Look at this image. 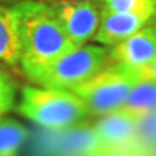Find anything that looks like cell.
I'll list each match as a JSON object with an SVG mask.
<instances>
[{"mask_svg":"<svg viewBox=\"0 0 156 156\" xmlns=\"http://www.w3.org/2000/svg\"><path fill=\"white\" fill-rule=\"evenodd\" d=\"M16 13L23 73L48 65L77 48L69 41L54 9L44 0H20L12 5Z\"/></svg>","mask_w":156,"mask_h":156,"instance_id":"cell-1","label":"cell"},{"mask_svg":"<svg viewBox=\"0 0 156 156\" xmlns=\"http://www.w3.org/2000/svg\"><path fill=\"white\" fill-rule=\"evenodd\" d=\"M17 113L48 130H61L85 123L90 110L78 95L69 90L26 85L22 88Z\"/></svg>","mask_w":156,"mask_h":156,"instance_id":"cell-2","label":"cell"},{"mask_svg":"<svg viewBox=\"0 0 156 156\" xmlns=\"http://www.w3.org/2000/svg\"><path fill=\"white\" fill-rule=\"evenodd\" d=\"M112 62L110 48L85 44L64 54L48 65L23 73L32 84L45 88L73 90L94 77Z\"/></svg>","mask_w":156,"mask_h":156,"instance_id":"cell-3","label":"cell"},{"mask_svg":"<svg viewBox=\"0 0 156 156\" xmlns=\"http://www.w3.org/2000/svg\"><path fill=\"white\" fill-rule=\"evenodd\" d=\"M142 75V71L124 64L110 62L98 74L69 91L85 103L91 116L100 117L122 108Z\"/></svg>","mask_w":156,"mask_h":156,"instance_id":"cell-4","label":"cell"},{"mask_svg":"<svg viewBox=\"0 0 156 156\" xmlns=\"http://www.w3.org/2000/svg\"><path fill=\"white\" fill-rule=\"evenodd\" d=\"M30 156H100V146L93 124L81 123L61 130L36 132Z\"/></svg>","mask_w":156,"mask_h":156,"instance_id":"cell-5","label":"cell"},{"mask_svg":"<svg viewBox=\"0 0 156 156\" xmlns=\"http://www.w3.org/2000/svg\"><path fill=\"white\" fill-rule=\"evenodd\" d=\"M48 3L75 46L94 39L101 19V3L98 0H56Z\"/></svg>","mask_w":156,"mask_h":156,"instance_id":"cell-6","label":"cell"},{"mask_svg":"<svg viewBox=\"0 0 156 156\" xmlns=\"http://www.w3.org/2000/svg\"><path fill=\"white\" fill-rule=\"evenodd\" d=\"M140 119L142 116L123 107L98 117L93 129L98 140L100 156H122L133 140Z\"/></svg>","mask_w":156,"mask_h":156,"instance_id":"cell-7","label":"cell"},{"mask_svg":"<svg viewBox=\"0 0 156 156\" xmlns=\"http://www.w3.org/2000/svg\"><path fill=\"white\" fill-rule=\"evenodd\" d=\"M156 22L155 10L142 12H107L101 9V19L98 30L94 36L95 44L112 48L132 36L139 29Z\"/></svg>","mask_w":156,"mask_h":156,"instance_id":"cell-8","label":"cell"},{"mask_svg":"<svg viewBox=\"0 0 156 156\" xmlns=\"http://www.w3.org/2000/svg\"><path fill=\"white\" fill-rule=\"evenodd\" d=\"M156 58V22L139 29L123 42L110 48L112 62L124 64L145 73Z\"/></svg>","mask_w":156,"mask_h":156,"instance_id":"cell-9","label":"cell"},{"mask_svg":"<svg viewBox=\"0 0 156 156\" xmlns=\"http://www.w3.org/2000/svg\"><path fill=\"white\" fill-rule=\"evenodd\" d=\"M22 45L13 7L0 3V65L20 67Z\"/></svg>","mask_w":156,"mask_h":156,"instance_id":"cell-10","label":"cell"},{"mask_svg":"<svg viewBox=\"0 0 156 156\" xmlns=\"http://www.w3.org/2000/svg\"><path fill=\"white\" fill-rule=\"evenodd\" d=\"M123 108H127L142 117L156 113V80L143 74L132 88Z\"/></svg>","mask_w":156,"mask_h":156,"instance_id":"cell-11","label":"cell"},{"mask_svg":"<svg viewBox=\"0 0 156 156\" xmlns=\"http://www.w3.org/2000/svg\"><path fill=\"white\" fill-rule=\"evenodd\" d=\"M28 137L29 132L23 124L0 117V156H19Z\"/></svg>","mask_w":156,"mask_h":156,"instance_id":"cell-12","label":"cell"},{"mask_svg":"<svg viewBox=\"0 0 156 156\" xmlns=\"http://www.w3.org/2000/svg\"><path fill=\"white\" fill-rule=\"evenodd\" d=\"M101 9L107 12H142L155 10L156 0H101Z\"/></svg>","mask_w":156,"mask_h":156,"instance_id":"cell-13","label":"cell"},{"mask_svg":"<svg viewBox=\"0 0 156 156\" xmlns=\"http://www.w3.org/2000/svg\"><path fill=\"white\" fill-rule=\"evenodd\" d=\"M16 104V84L9 74L0 68V116L12 112Z\"/></svg>","mask_w":156,"mask_h":156,"instance_id":"cell-14","label":"cell"},{"mask_svg":"<svg viewBox=\"0 0 156 156\" xmlns=\"http://www.w3.org/2000/svg\"><path fill=\"white\" fill-rule=\"evenodd\" d=\"M143 74H145V75H147V77L153 78V80H156V58H155V61H153L151 65L147 67V69H146Z\"/></svg>","mask_w":156,"mask_h":156,"instance_id":"cell-15","label":"cell"},{"mask_svg":"<svg viewBox=\"0 0 156 156\" xmlns=\"http://www.w3.org/2000/svg\"><path fill=\"white\" fill-rule=\"evenodd\" d=\"M17 2H20V0H0V3H3V5H13Z\"/></svg>","mask_w":156,"mask_h":156,"instance_id":"cell-16","label":"cell"},{"mask_svg":"<svg viewBox=\"0 0 156 156\" xmlns=\"http://www.w3.org/2000/svg\"><path fill=\"white\" fill-rule=\"evenodd\" d=\"M44 2H56V0H44ZM98 2H101V0H98Z\"/></svg>","mask_w":156,"mask_h":156,"instance_id":"cell-17","label":"cell"},{"mask_svg":"<svg viewBox=\"0 0 156 156\" xmlns=\"http://www.w3.org/2000/svg\"><path fill=\"white\" fill-rule=\"evenodd\" d=\"M0 68H3V67H2V65H0Z\"/></svg>","mask_w":156,"mask_h":156,"instance_id":"cell-18","label":"cell"},{"mask_svg":"<svg viewBox=\"0 0 156 156\" xmlns=\"http://www.w3.org/2000/svg\"><path fill=\"white\" fill-rule=\"evenodd\" d=\"M0 117H2V116H0Z\"/></svg>","mask_w":156,"mask_h":156,"instance_id":"cell-19","label":"cell"}]
</instances>
